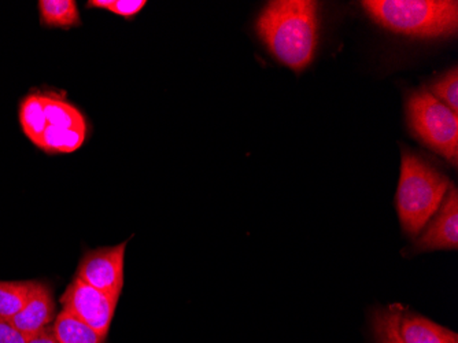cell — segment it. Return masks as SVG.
I'll return each mask as SVG.
<instances>
[{
  "label": "cell",
  "instance_id": "obj_13",
  "mask_svg": "<svg viewBox=\"0 0 458 343\" xmlns=\"http://www.w3.org/2000/svg\"><path fill=\"white\" fill-rule=\"evenodd\" d=\"M35 283L0 282V319L12 320L22 309Z\"/></svg>",
  "mask_w": 458,
  "mask_h": 343
},
{
  "label": "cell",
  "instance_id": "obj_14",
  "mask_svg": "<svg viewBox=\"0 0 458 343\" xmlns=\"http://www.w3.org/2000/svg\"><path fill=\"white\" fill-rule=\"evenodd\" d=\"M403 311L401 305H391L373 312L372 330L377 343H403L398 332Z\"/></svg>",
  "mask_w": 458,
  "mask_h": 343
},
{
  "label": "cell",
  "instance_id": "obj_8",
  "mask_svg": "<svg viewBox=\"0 0 458 343\" xmlns=\"http://www.w3.org/2000/svg\"><path fill=\"white\" fill-rule=\"evenodd\" d=\"M428 229L416 241L418 252L455 250L458 246V193L450 188Z\"/></svg>",
  "mask_w": 458,
  "mask_h": 343
},
{
  "label": "cell",
  "instance_id": "obj_6",
  "mask_svg": "<svg viewBox=\"0 0 458 343\" xmlns=\"http://www.w3.org/2000/svg\"><path fill=\"white\" fill-rule=\"evenodd\" d=\"M117 303L118 299L91 287L79 278H74L61 298L64 311L81 320L82 323L105 338L112 326Z\"/></svg>",
  "mask_w": 458,
  "mask_h": 343
},
{
  "label": "cell",
  "instance_id": "obj_18",
  "mask_svg": "<svg viewBox=\"0 0 458 343\" xmlns=\"http://www.w3.org/2000/svg\"><path fill=\"white\" fill-rule=\"evenodd\" d=\"M28 343H58L53 331V324L43 331L38 332L35 337L28 338Z\"/></svg>",
  "mask_w": 458,
  "mask_h": 343
},
{
  "label": "cell",
  "instance_id": "obj_5",
  "mask_svg": "<svg viewBox=\"0 0 458 343\" xmlns=\"http://www.w3.org/2000/svg\"><path fill=\"white\" fill-rule=\"evenodd\" d=\"M408 123L414 135L450 164L458 161V116L429 91H418L406 103Z\"/></svg>",
  "mask_w": 458,
  "mask_h": 343
},
{
  "label": "cell",
  "instance_id": "obj_16",
  "mask_svg": "<svg viewBox=\"0 0 458 343\" xmlns=\"http://www.w3.org/2000/svg\"><path fill=\"white\" fill-rule=\"evenodd\" d=\"M148 4L146 0H91L89 7L107 10L123 18H132Z\"/></svg>",
  "mask_w": 458,
  "mask_h": 343
},
{
  "label": "cell",
  "instance_id": "obj_10",
  "mask_svg": "<svg viewBox=\"0 0 458 343\" xmlns=\"http://www.w3.org/2000/svg\"><path fill=\"white\" fill-rule=\"evenodd\" d=\"M403 343H458V335L431 320L403 309L398 324Z\"/></svg>",
  "mask_w": 458,
  "mask_h": 343
},
{
  "label": "cell",
  "instance_id": "obj_12",
  "mask_svg": "<svg viewBox=\"0 0 458 343\" xmlns=\"http://www.w3.org/2000/svg\"><path fill=\"white\" fill-rule=\"evenodd\" d=\"M41 24L51 28H72L80 25L79 9L74 0H40Z\"/></svg>",
  "mask_w": 458,
  "mask_h": 343
},
{
  "label": "cell",
  "instance_id": "obj_2",
  "mask_svg": "<svg viewBox=\"0 0 458 343\" xmlns=\"http://www.w3.org/2000/svg\"><path fill=\"white\" fill-rule=\"evenodd\" d=\"M25 135L47 153H73L87 136V123L76 106L54 92H32L21 103Z\"/></svg>",
  "mask_w": 458,
  "mask_h": 343
},
{
  "label": "cell",
  "instance_id": "obj_7",
  "mask_svg": "<svg viewBox=\"0 0 458 343\" xmlns=\"http://www.w3.org/2000/svg\"><path fill=\"white\" fill-rule=\"evenodd\" d=\"M127 242L87 253L77 268L76 278L82 282L120 299L123 287V262Z\"/></svg>",
  "mask_w": 458,
  "mask_h": 343
},
{
  "label": "cell",
  "instance_id": "obj_17",
  "mask_svg": "<svg viewBox=\"0 0 458 343\" xmlns=\"http://www.w3.org/2000/svg\"><path fill=\"white\" fill-rule=\"evenodd\" d=\"M0 343H28V338L21 334L10 320L0 319Z\"/></svg>",
  "mask_w": 458,
  "mask_h": 343
},
{
  "label": "cell",
  "instance_id": "obj_3",
  "mask_svg": "<svg viewBox=\"0 0 458 343\" xmlns=\"http://www.w3.org/2000/svg\"><path fill=\"white\" fill-rule=\"evenodd\" d=\"M452 187L450 180L426 159L403 150L397 210L403 232L411 238L420 235Z\"/></svg>",
  "mask_w": 458,
  "mask_h": 343
},
{
  "label": "cell",
  "instance_id": "obj_11",
  "mask_svg": "<svg viewBox=\"0 0 458 343\" xmlns=\"http://www.w3.org/2000/svg\"><path fill=\"white\" fill-rule=\"evenodd\" d=\"M53 331L58 343H105V337L65 311L54 320Z\"/></svg>",
  "mask_w": 458,
  "mask_h": 343
},
{
  "label": "cell",
  "instance_id": "obj_9",
  "mask_svg": "<svg viewBox=\"0 0 458 343\" xmlns=\"http://www.w3.org/2000/svg\"><path fill=\"white\" fill-rule=\"evenodd\" d=\"M55 320V304L53 294L45 283L36 282L27 303L10 320V323L27 338L35 337L38 332L50 327Z\"/></svg>",
  "mask_w": 458,
  "mask_h": 343
},
{
  "label": "cell",
  "instance_id": "obj_4",
  "mask_svg": "<svg viewBox=\"0 0 458 343\" xmlns=\"http://www.w3.org/2000/svg\"><path fill=\"white\" fill-rule=\"evenodd\" d=\"M361 4L377 25L401 35L435 39L457 32L454 0H365Z\"/></svg>",
  "mask_w": 458,
  "mask_h": 343
},
{
  "label": "cell",
  "instance_id": "obj_1",
  "mask_svg": "<svg viewBox=\"0 0 458 343\" xmlns=\"http://www.w3.org/2000/svg\"><path fill=\"white\" fill-rule=\"evenodd\" d=\"M318 7L311 0H276L262 10L257 32L277 61L302 72L315 58Z\"/></svg>",
  "mask_w": 458,
  "mask_h": 343
},
{
  "label": "cell",
  "instance_id": "obj_15",
  "mask_svg": "<svg viewBox=\"0 0 458 343\" xmlns=\"http://www.w3.org/2000/svg\"><path fill=\"white\" fill-rule=\"evenodd\" d=\"M429 92L434 95L439 102L444 103L453 110L458 113V72L457 68H453L447 72L444 77L431 85Z\"/></svg>",
  "mask_w": 458,
  "mask_h": 343
}]
</instances>
